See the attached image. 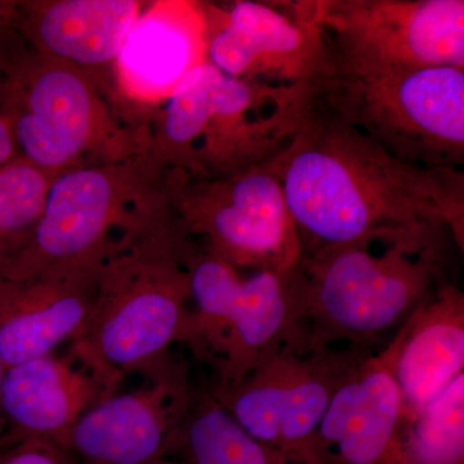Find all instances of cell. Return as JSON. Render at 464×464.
<instances>
[{
  "label": "cell",
  "mask_w": 464,
  "mask_h": 464,
  "mask_svg": "<svg viewBox=\"0 0 464 464\" xmlns=\"http://www.w3.org/2000/svg\"><path fill=\"white\" fill-rule=\"evenodd\" d=\"M404 420L389 348L357 360L335 391L315 438L319 464H396Z\"/></svg>",
  "instance_id": "obj_14"
},
{
  "label": "cell",
  "mask_w": 464,
  "mask_h": 464,
  "mask_svg": "<svg viewBox=\"0 0 464 464\" xmlns=\"http://www.w3.org/2000/svg\"><path fill=\"white\" fill-rule=\"evenodd\" d=\"M172 453L186 464H290L250 436L208 389H192Z\"/></svg>",
  "instance_id": "obj_20"
},
{
  "label": "cell",
  "mask_w": 464,
  "mask_h": 464,
  "mask_svg": "<svg viewBox=\"0 0 464 464\" xmlns=\"http://www.w3.org/2000/svg\"><path fill=\"white\" fill-rule=\"evenodd\" d=\"M199 5L207 63L244 83L301 88L322 48L311 0Z\"/></svg>",
  "instance_id": "obj_9"
},
{
  "label": "cell",
  "mask_w": 464,
  "mask_h": 464,
  "mask_svg": "<svg viewBox=\"0 0 464 464\" xmlns=\"http://www.w3.org/2000/svg\"><path fill=\"white\" fill-rule=\"evenodd\" d=\"M17 151L38 169L69 164L90 145L96 102L83 79L53 67L27 72L16 52L0 63Z\"/></svg>",
  "instance_id": "obj_13"
},
{
  "label": "cell",
  "mask_w": 464,
  "mask_h": 464,
  "mask_svg": "<svg viewBox=\"0 0 464 464\" xmlns=\"http://www.w3.org/2000/svg\"><path fill=\"white\" fill-rule=\"evenodd\" d=\"M177 227L125 237L100 266L93 306L69 353L114 391L181 344L191 299Z\"/></svg>",
  "instance_id": "obj_4"
},
{
  "label": "cell",
  "mask_w": 464,
  "mask_h": 464,
  "mask_svg": "<svg viewBox=\"0 0 464 464\" xmlns=\"http://www.w3.org/2000/svg\"><path fill=\"white\" fill-rule=\"evenodd\" d=\"M0 464H79L70 449L45 441L26 440L0 447Z\"/></svg>",
  "instance_id": "obj_23"
},
{
  "label": "cell",
  "mask_w": 464,
  "mask_h": 464,
  "mask_svg": "<svg viewBox=\"0 0 464 464\" xmlns=\"http://www.w3.org/2000/svg\"><path fill=\"white\" fill-rule=\"evenodd\" d=\"M17 159L16 142L12 130L11 116L5 103V87L0 74V167Z\"/></svg>",
  "instance_id": "obj_24"
},
{
  "label": "cell",
  "mask_w": 464,
  "mask_h": 464,
  "mask_svg": "<svg viewBox=\"0 0 464 464\" xmlns=\"http://www.w3.org/2000/svg\"><path fill=\"white\" fill-rule=\"evenodd\" d=\"M115 392L72 353H50L11 366L0 400L7 426L0 447L45 440L66 448L67 436L82 415Z\"/></svg>",
  "instance_id": "obj_15"
},
{
  "label": "cell",
  "mask_w": 464,
  "mask_h": 464,
  "mask_svg": "<svg viewBox=\"0 0 464 464\" xmlns=\"http://www.w3.org/2000/svg\"><path fill=\"white\" fill-rule=\"evenodd\" d=\"M140 14L132 0H63L36 16L34 32L54 56L101 65L118 57Z\"/></svg>",
  "instance_id": "obj_19"
},
{
  "label": "cell",
  "mask_w": 464,
  "mask_h": 464,
  "mask_svg": "<svg viewBox=\"0 0 464 464\" xmlns=\"http://www.w3.org/2000/svg\"><path fill=\"white\" fill-rule=\"evenodd\" d=\"M301 256L448 227L464 248V172L395 157L304 91L297 132L276 159Z\"/></svg>",
  "instance_id": "obj_1"
},
{
  "label": "cell",
  "mask_w": 464,
  "mask_h": 464,
  "mask_svg": "<svg viewBox=\"0 0 464 464\" xmlns=\"http://www.w3.org/2000/svg\"><path fill=\"white\" fill-rule=\"evenodd\" d=\"M99 270L47 271L24 280L0 276V356L5 368L50 355L83 329Z\"/></svg>",
  "instance_id": "obj_16"
},
{
  "label": "cell",
  "mask_w": 464,
  "mask_h": 464,
  "mask_svg": "<svg viewBox=\"0 0 464 464\" xmlns=\"http://www.w3.org/2000/svg\"><path fill=\"white\" fill-rule=\"evenodd\" d=\"M311 5L319 29L359 56L464 70L463 0H311Z\"/></svg>",
  "instance_id": "obj_10"
},
{
  "label": "cell",
  "mask_w": 464,
  "mask_h": 464,
  "mask_svg": "<svg viewBox=\"0 0 464 464\" xmlns=\"http://www.w3.org/2000/svg\"><path fill=\"white\" fill-rule=\"evenodd\" d=\"M5 371H7V368H5L2 356H0V400H2V387L3 380H5ZM0 417H2V409H0Z\"/></svg>",
  "instance_id": "obj_26"
},
{
  "label": "cell",
  "mask_w": 464,
  "mask_h": 464,
  "mask_svg": "<svg viewBox=\"0 0 464 464\" xmlns=\"http://www.w3.org/2000/svg\"><path fill=\"white\" fill-rule=\"evenodd\" d=\"M204 57V21L198 3L159 2L139 14L116 60L128 93L158 101L167 100Z\"/></svg>",
  "instance_id": "obj_18"
},
{
  "label": "cell",
  "mask_w": 464,
  "mask_h": 464,
  "mask_svg": "<svg viewBox=\"0 0 464 464\" xmlns=\"http://www.w3.org/2000/svg\"><path fill=\"white\" fill-rule=\"evenodd\" d=\"M116 182L109 173L78 169L51 183L42 215L20 249L0 266V276L24 280L47 271L99 270L118 243Z\"/></svg>",
  "instance_id": "obj_12"
},
{
  "label": "cell",
  "mask_w": 464,
  "mask_h": 464,
  "mask_svg": "<svg viewBox=\"0 0 464 464\" xmlns=\"http://www.w3.org/2000/svg\"><path fill=\"white\" fill-rule=\"evenodd\" d=\"M170 194L186 237L239 273H286L301 257L276 159L221 179L177 173Z\"/></svg>",
  "instance_id": "obj_7"
},
{
  "label": "cell",
  "mask_w": 464,
  "mask_h": 464,
  "mask_svg": "<svg viewBox=\"0 0 464 464\" xmlns=\"http://www.w3.org/2000/svg\"><path fill=\"white\" fill-rule=\"evenodd\" d=\"M366 355L348 348L299 355L282 344L239 383L208 390L250 436L290 464H319L317 429L342 381Z\"/></svg>",
  "instance_id": "obj_8"
},
{
  "label": "cell",
  "mask_w": 464,
  "mask_h": 464,
  "mask_svg": "<svg viewBox=\"0 0 464 464\" xmlns=\"http://www.w3.org/2000/svg\"><path fill=\"white\" fill-rule=\"evenodd\" d=\"M157 464H179L177 463V460H170L168 458H164V459L159 460Z\"/></svg>",
  "instance_id": "obj_27"
},
{
  "label": "cell",
  "mask_w": 464,
  "mask_h": 464,
  "mask_svg": "<svg viewBox=\"0 0 464 464\" xmlns=\"http://www.w3.org/2000/svg\"><path fill=\"white\" fill-rule=\"evenodd\" d=\"M182 265L191 308L182 346L230 387L282 346L292 298L290 270L244 275L188 237Z\"/></svg>",
  "instance_id": "obj_6"
},
{
  "label": "cell",
  "mask_w": 464,
  "mask_h": 464,
  "mask_svg": "<svg viewBox=\"0 0 464 464\" xmlns=\"http://www.w3.org/2000/svg\"><path fill=\"white\" fill-rule=\"evenodd\" d=\"M18 27V12L16 5L0 2V61L14 50L12 34Z\"/></svg>",
  "instance_id": "obj_25"
},
{
  "label": "cell",
  "mask_w": 464,
  "mask_h": 464,
  "mask_svg": "<svg viewBox=\"0 0 464 464\" xmlns=\"http://www.w3.org/2000/svg\"><path fill=\"white\" fill-rule=\"evenodd\" d=\"M396 464H464V373L404 427Z\"/></svg>",
  "instance_id": "obj_21"
},
{
  "label": "cell",
  "mask_w": 464,
  "mask_h": 464,
  "mask_svg": "<svg viewBox=\"0 0 464 464\" xmlns=\"http://www.w3.org/2000/svg\"><path fill=\"white\" fill-rule=\"evenodd\" d=\"M404 427L464 373V293L451 280L422 302L387 343Z\"/></svg>",
  "instance_id": "obj_17"
},
{
  "label": "cell",
  "mask_w": 464,
  "mask_h": 464,
  "mask_svg": "<svg viewBox=\"0 0 464 464\" xmlns=\"http://www.w3.org/2000/svg\"><path fill=\"white\" fill-rule=\"evenodd\" d=\"M304 88L244 83L204 61L167 99L163 146L188 179H221L280 157L297 132Z\"/></svg>",
  "instance_id": "obj_5"
},
{
  "label": "cell",
  "mask_w": 464,
  "mask_h": 464,
  "mask_svg": "<svg viewBox=\"0 0 464 464\" xmlns=\"http://www.w3.org/2000/svg\"><path fill=\"white\" fill-rule=\"evenodd\" d=\"M448 227L374 237L301 256L290 270L292 298L283 346L299 355L373 347L451 282Z\"/></svg>",
  "instance_id": "obj_2"
},
{
  "label": "cell",
  "mask_w": 464,
  "mask_h": 464,
  "mask_svg": "<svg viewBox=\"0 0 464 464\" xmlns=\"http://www.w3.org/2000/svg\"><path fill=\"white\" fill-rule=\"evenodd\" d=\"M50 185L43 170L23 159L0 167V266L29 237L42 215Z\"/></svg>",
  "instance_id": "obj_22"
},
{
  "label": "cell",
  "mask_w": 464,
  "mask_h": 464,
  "mask_svg": "<svg viewBox=\"0 0 464 464\" xmlns=\"http://www.w3.org/2000/svg\"><path fill=\"white\" fill-rule=\"evenodd\" d=\"M320 35L319 57L304 85L311 100L395 157L463 169L464 70L391 65Z\"/></svg>",
  "instance_id": "obj_3"
},
{
  "label": "cell",
  "mask_w": 464,
  "mask_h": 464,
  "mask_svg": "<svg viewBox=\"0 0 464 464\" xmlns=\"http://www.w3.org/2000/svg\"><path fill=\"white\" fill-rule=\"evenodd\" d=\"M82 415L66 440L79 464H155L169 456L190 408L188 366L168 355Z\"/></svg>",
  "instance_id": "obj_11"
}]
</instances>
